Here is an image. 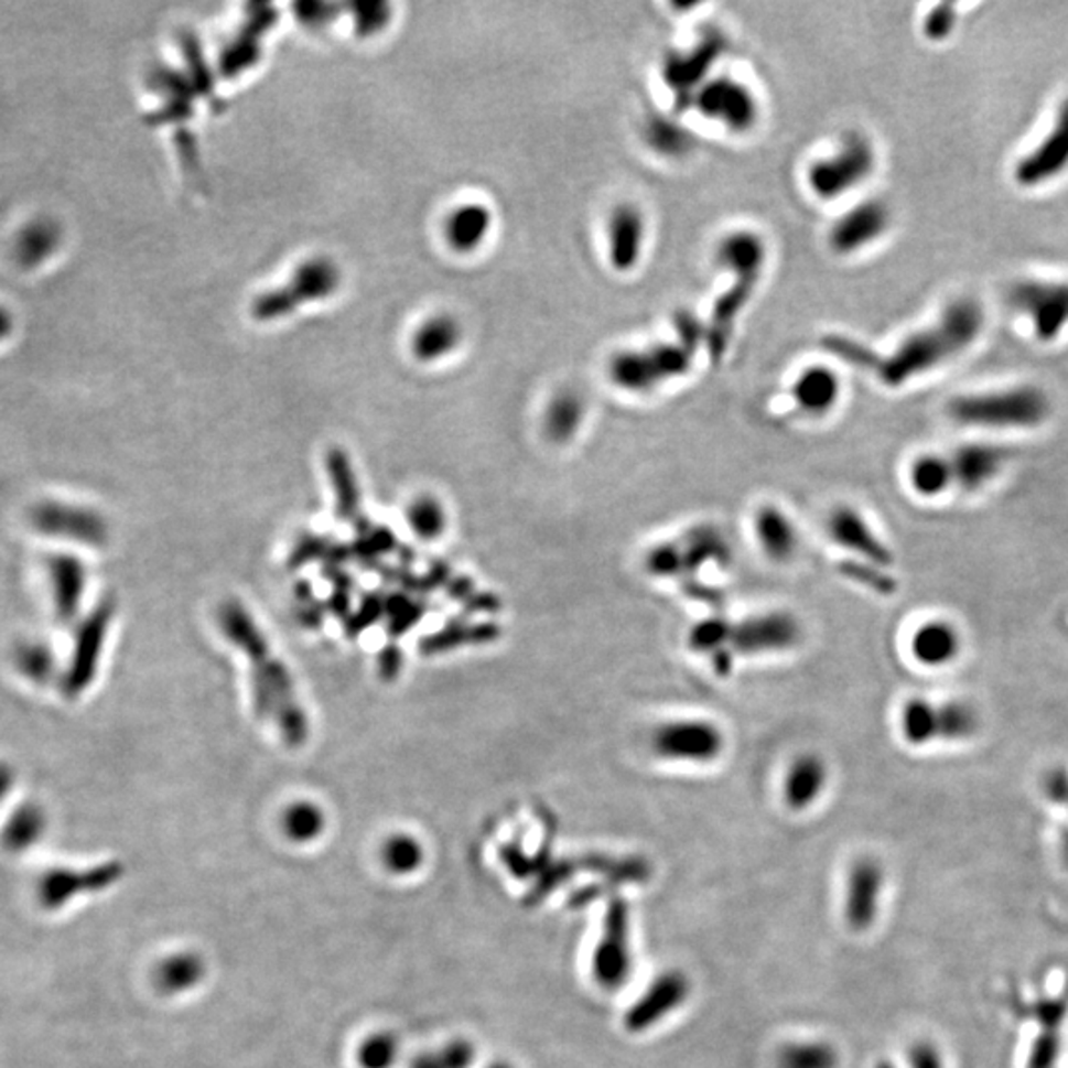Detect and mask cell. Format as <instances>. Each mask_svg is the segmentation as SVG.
Masks as SVG:
<instances>
[{
  "mask_svg": "<svg viewBox=\"0 0 1068 1068\" xmlns=\"http://www.w3.org/2000/svg\"><path fill=\"white\" fill-rule=\"evenodd\" d=\"M985 325V313L975 299L962 298L943 309L930 327L920 328L891 355L876 356L873 375L883 385L900 388L916 376L932 373L972 347Z\"/></svg>",
  "mask_w": 1068,
  "mask_h": 1068,
  "instance_id": "6da1fadb",
  "label": "cell"
},
{
  "mask_svg": "<svg viewBox=\"0 0 1068 1068\" xmlns=\"http://www.w3.org/2000/svg\"><path fill=\"white\" fill-rule=\"evenodd\" d=\"M766 260V241L756 231H731L719 241L714 250V261L719 268L731 273L732 285L716 299L711 311V321L706 325V348L712 363H721L726 353L734 325L760 283Z\"/></svg>",
  "mask_w": 1068,
  "mask_h": 1068,
  "instance_id": "7a4b0ae2",
  "label": "cell"
},
{
  "mask_svg": "<svg viewBox=\"0 0 1068 1068\" xmlns=\"http://www.w3.org/2000/svg\"><path fill=\"white\" fill-rule=\"evenodd\" d=\"M222 626L228 637L250 655L253 664V693L260 714L276 711V719L280 721L281 732L288 742L299 744L305 741L308 724L295 703L288 671L281 667L280 661L271 659L270 649L263 637L256 632L250 616L238 604H228L222 609Z\"/></svg>",
  "mask_w": 1068,
  "mask_h": 1068,
  "instance_id": "3957f363",
  "label": "cell"
},
{
  "mask_svg": "<svg viewBox=\"0 0 1068 1068\" xmlns=\"http://www.w3.org/2000/svg\"><path fill=\"white\" fill-rule=\"evenodd\" d=\"M675 343H657L641 350H622L612 356L607 365L609 380L617 388L637 395L683 378L691 370L701 343L706 341V327L693 313L681 311L675 315Z\"/></svg>",
  "mask_w": 1068,
  "mask_h": 1068,
  "instance_id": "277c9868",
  "label": "cell"
},
{
  "mask_svg": "<svg viewBox=\"0 0 1068 1068\" xmlns=\"http://www.w3.org/2000/svg\"><path fill=\"white\" fill-rule=\"evenodd\" d=\"M1050 412L1049 395L1031 385L956 396L948 404L956 424L982 430H1033L1045 424Z\"/></svg>",
  "mask_w": 1068,
  "mask_h": 1068,
  "instance_id": "5b68a950",
  "label": "cell"
},
{
  "mask_svg": "<svg viewBox=\"0 0 1068 1068\" xmlns=\"http://www.w3.org/2000/svg\"><path fill=\"white\" fill-rule=\"evenodd\" d=\"M876 166L875 147L859 131L843 137L833 153L813 161L808 169L809 191L821 201H838L865 183Z\"/></svg>",
  "mask_w": 1068,
  "mask_h": 1068,
  "instance_id": "8992f818",
  "label": "cell"
},
{
  "mask_svg": "<svg viewBox=\"0 0 1068 1068\" xmlns=\"http://www.w3.org/2000/svg\"><path fill=\"white\" fill-rule=\"evenodd\" d=\"M649 744L661 760L704 766L719 760L729 742L719 722L703 716H679L659 722Z\"/></svg>",
  "mask_w": 1068,
  "mask_h": 1068,
  "instance_id": "52a82bcc",
  "label": "cell"
},
{
  "mask_svg": "<svg viewBox=\"0 0 1068 1068\" xmlns=\"http://www.w3.org/2000/svg\"><path fill=\"white\" fill-rule=\"evenodd\" d=\"M634 972L632 920L624 898H612L606 906L602 938L592 953V978L600 990H622Z\"/></svg>",
  "mask_w": 1068,
  "mask_h": 1068,
  "instance_id": "ba28073f",
  "label": "cell"
},
{
  "mask_svg": "<svg viewBox=\"0 0 1068 1068\" xmlns=\"http://www.w3.org/2000/svg\"><path fill=\"white\" fill-rule=\"evenodd\" d=\"M1010 301L1027 317L1040 343L1057 341L1068 328V281H1017L1011 288Z\"/></svg>",
  "mask_w": 1068,
  "mask_h": 1068,
  "instance_id": "9c48e42d",
  "label": "cell"
},
{
  "mask_svg": "<svg viewBox=\"0 0 1068 1068\" xmlns=\"http://www.w3.org/2000/svg\"><path fill=\"white\" fill-rule=\"evenodd\" d=\"M803 637V627L788 609H768L734 622L731 649L738 657H764L791 651Z\"/></svg>",
  "mask_w": 1068,
  "mask_h": 1068,
  "instance_id": "30bf717a",
  "label": "cell"
},
{
  "mask_svg": "<svg viewBox=\"0 0 1068 1068\" xmlns=\"http://www.w3.org/2000/svg\"><path fill=\"white\" fill-rule=\"evenodd\" d=\"M693 106L701 116L721 123L731 133H748L754 129L760 107L751 87L731 76L709 77L697 91Z\"/></svg>",
  "mask_w": 1068,
  "mask_h": 1068,
  "instance_id": "8fae6325",
  "label": "cell"
},
{
  "mask_svg": "<svg viewBox=\"0 0 1068 1068\" xmlns=\"http://www.w3.org/2000/svg\"><path fill=\"white\" fill-rule=\"evenodd\" d=\"M726 42L719 30L704 32L689 52H671L664 64V79L671 89L677 109L693 106L697 91L709 79L712 64L721 58Z\"/></svg>",
  "mask_w": 1068,
  "mask_h": 1068,
  "instance_id": "7c38bea8",
  "label": "cell"
},
{
  "mask_svg": "<svg viewBox=\"0 0 1068 1068\" xmlns=\"http://www.w3.org/2000/svg\"><path fill=\"white\" fill-rule=\"evenodd\" d=\"M30 525L44 537L69 540L84 547H101L107 539L106 520L96 510L64 500H40L30 510Z\"/></svg>",
  "mask_w": 1068,
  "mask_h": 1068,
  "instance_id": "4fadbf2b",
  "label": "cell"
},
{
  "mask_svg": "<svg viewBox=\"0 0 1068 1068\" xmlns=\"http://www.w3.org/2000/svg\"><path fill=\"white\" fill-rule=\"evenodd\" d=\"M109 624H111V607L106 604L84 617L77 627L68 667L62 675V689L69 699H76L94 683L99 659L104 654Z\"/></svg>",
  "mask_w": 1068,
  "mask_h": 1068,
  "instance_id": "5bb4252c",
  "label": "cell"
},
{
  "mask_svg": "<svg viewBox=\"0 0 1068 1068\" xmlns=\"http://www.w3.org/2000/svg\"><path fill=\"white\" fill-rule=\"evenodd\" d=\"M826 527L829 539L839 549L855 554L861 562H866V567L885 570L895 564L893 550L888 549V544L878 537L865 515L853 505H838L835 509H831Z\"/></svg>",
  "mask_w": 1068,
  "mask_h": 1068,
  "instance_id": "9a60e30c",
  "label": "cell"
},
{
  "mask_svg": "<svg viewBox=\"0 0 1068 1068\" xmlns=\"http://www.w3.org/2000/svg\"><path fill=\"white\" fill-rule=\"evenodd\" d=\"M1068 169V97L1060 104L1049 133L1023 154L1013 166V179L1021 188H1037L1059 179Z\"/></svg>",
  "mask_w": 1068,
  "mask_h": 1068,
  "instance_id": "2e32d148",
  "label": "cell"
},
{
  "mask_svg": "<svg viewBox=\"0 0 1068 1068\" xmlns=\"http://www.w3.org/2000/svg\"><path fill=\"white\" fill-rule=\"evenodd\" d=\"M885 866L875 856H861L849 869L843 916L853 932H866L876 925L885 893Z\"/></svg>",
  "mask_w": 1068,
  "mask_h": 1068,
  "instance_id": "e0dca14e",
  "label": "cell"
},
{
  "mask_svg": "<svg viewBox=\"0 0 1068 1068\" xmlns=\"http://www.w3.org/2000/svg\"><path fill=\"white\" fill-rule=\"evenodd\" d=\"M691 995V980L681 970L659 973L649 988L637 997L624 1015V1027L629 1033H645L671 1013L683 1007Z\"/></svg>",
  "mask_w": 1068,
  "mask_h": 1068,
  "instance_id": "ac0fdd59",
  "label": "cell"
},
{
  "mask_svg": "<svg viewBox=\"0 0 1068 1068\" xmlns=\"http://www.w3.org/2000/svg\"><path fill=\"white\" fill-rule=\"evenodd\" d=\"M893 224V213L881 198H866L839 216L829 230V246L839 256H851L881 240Z\"/></svg>",
  "mask_w": 1068,
  "mask_h": 1068,
  "instance_id": "d6986e66",
  "label": "cell"
},
{
  "mask_svg": "<svg viewBox=\"0 0 1068 1068\" xmlns=\"http://www.w3.org/2000/svg\"><path fill=\"white\" fill-rule=\"evenodd\" d=\"M46 582L54 617L62 624L76 622L86 597V564L68 552H54L46 560Z\"/></svg>",
  "mask_w": 1068,
  "mask_h": 1068,
  "instance_id": "ffe728a7",
  "label": "cell"
},
{
  "mask_svg": "<svg viewBox=\"0 0 1068 1068\" xmlns=\"http://www.w3.org/2000/svg\"><path fill=\"white\" fill-rule=\"evenodd\" d=\"M948 457L952 463L953 487L973 495L1000 477L1010 462V452L995 443L970 442L958 445Z\"/></svg>",
  "mask_w": 1068,
  "mask_h": 1068,
  "instance_id": "44dd1931",
  "label": "cell"
},
{
  "mask_svg": "<svg viewBox=\"0 0 1068 1068\" xmlns=\"http://www.w3.org/2000/svg\"><path fill=\"white\" fill-rule=\"evenodd\" d=\"M647 220L636 204H617L606 222L607 260L619 273L636 270L644 258Z\"/></svg>",
  "mask_w": 1068,
  "mask_h": 1068,
  "instance_id": "7402d4cb",
  "label": "cell"
},
{
  "mask_svg": "<svg viewBox=\"0 0 1068 1068\" xmlns=\"http://www.w3.org/2000/svg\"><path fill=\"white\" fill-rule=\"evenodd\" d=\"M119 876L121 866L116 863L99 865L86 873H77L72 869H52L39 883L40 905L50 910L62 908L74 896L96 893L114 885Z\"/></svg>",
  "mask_w": 1068,
  "mask_h": 1068,
  "instance_id": "603a6c76",
  "label": "cell"
},
{
  "mask_svg": "<svg viewBox=\"0 0 1068 1068\" xmlns=\"http://www.w3.org/2000/svg\"><path fill=\"white\" fill-rule=\"evenodd\" d=\"M963 637L950 619L934 617L916 627L910 637V655L926 669H946L960 659Z\"/></svg>",
  "mask_w": 1068,
  "mask_h": 1068,
  "instance_id": "cb8c5ba5",
  "label": "cell"
},
{
  "mask_svg": "<svg viewBox=\"0 0 1068 1068\" xmlns=\"http://www.w3.org/2000/svg\"><path fill=\"white\" fill-rule=\"evenodd\" d=\"M829 784V766L816 752H801L789 762L781 784V796L791 811H806L819 798Z\"/></svg>",
  "mask_w": 1068,
  "mask_h": 1068,
  "instance_id": "d4e9b609",
  "label": "cell"
},
{
  "mask_svg": "<svg viewBox=\"0 0 1068 1068\" xmlns=\"http://www.w3.org/2000/svg\"><path fill=\"white\" fill-rule=\"evenodd\" d=\"M754 535L762 554L774 564H788L798 557L799 532L786 510L766 503L754 515Z\"/></svg>",
  "mask_w": 1068,
  "mask_h": 1068,
  "instance_id": "484cf974",
  "label": "cell"
},
{
  "mask_svg": "<svg viewBox=\"0 0 1068 1068\" xmlns=\"http://www.w3.org/2000/svg\"><path fill=\"white\" fill-rule=\"evenodd\" d=\"M64 244V228L56 218L39 214L20 226L14 236V258L20 268L36 270L54 260Z\"/></svg>",
  "mask_w": 1068,
  "mask_h": 1068,
  "instance_id": "4316f807",
  "label": "cell"
},
{
  "mask_svg": "<svg viewBox=\"0 0 1068 1068\" xmlns=\"http://www.w3.org/2000/svg\"><path fill=\"white\" fill-rule=\"evenodd\" d=\"M841 380L828 366H809L791 386V400L803 414L826 416L838 406Z\"/></svg>",
  "mask_w": 1068,
  "mask_h": 1068,
  "instance_id": "83f0119b",
  "label": "cell"
},
{
  "mask_svg": "<svg viewBox=\"0 0 1068 1068\" xmlns=\"http://www.w3.org/2000/svg\"><path fill=\"white\" fill-rule=\"evenodd\" d=\"M586 412L584 396L572 388L560 390L550 398L549 404L544 408V416H542L544 435L549 438V442L559 443V445L572 442L580 432V428L584 425Z\"/></svg>",
  "mask_w": 1068,
  "mask_h": 1068,
  "instance_id": "f1b7e54d",
  "label": "cell"
},
{
  "mask_svg": "<svg viewBox=\"0 0 1068 1068\" xmlns=\"http://www.w3.org/2000/svg\"><path fill=\"white\" fill-rule=\"evenodd\" d=\"M898 731L913 748H926L938 742V703L926 697H908L898 712Z\"/></svg>",
  "mask_w": 1068,
  "mask_h": 1068,
  "instance_id": "f546056e",
  "label": "cell"
},
{
  "mask_svg": "<svg viewBox=\"0 0 1068 1068\" xmlns=\"http://www.w3.org/2000/svg\"><path fill=\"white\" fill-rule=\"evenodd\" d=\"M910 489L923 499H938L953 487L952 463L942 453H923L908 467Z\"/></svg>",
  "mask_w": 1068,
  "mask_h": 1068,
  "instance_id": "4dcf8cb0",
  "label": "cell"
},
{
  "mask_svg": "<svg viewBox=\"0 0 1068 1068\" xmlns=\"http://www.w3.org/2000/svg\"><path fill=\"white\" fill-rule=\"evenodd\" d=\"M982 731V714L965 699H946L938 703V742L963 744Z\"/></svg>",
  "mask_w": 1068,
  "mask_h": 1068,
  "instance_id": "1f68e13d",
  "label": "cell"
},
{
  "mask_svg": "<svg viewBox=\"0 0 1068 1068\" xmlns=\"http://www.w3.org/2000/svg\"><path fill=\"white\" fill-rule=\"evenodd\" d=\"M206 975V963L201 956L193 952L174 953L159 963L154 980L161 992L186 993L203 982Z\"/></svg>",
  "mask_w": 1068,
  "mask_h": 1068,
  "instance_id": "d6a6232c",
  "label": "cell"
},
{
  "mask_svg": "<svg viewBox=\"0 0 1068 1068\" xmlns=\"http://www.w3.org/2000/svg\"><path fill=\"white\" fill-rule=\"evenodd\" d=\"M492 230V213L483 204H465L447 220V240L455 250H475Z\"/></svg>",
  "mask_w": 1068,
  "mask_h": 1068,
  "instance_id": "836d02e7",
  "label": "cell"
},
{
  "mask_svg": "<svg viewBox=\"0 0 1068 1068\" xmlns=\"http://www.w3.org/2000/svg\"><path fill=\"white\" fill-rule=\"evenodd\" d=\"M778 1068H839L841 1055L829 1040H789L776 1053Z\"/></svg>",
  "mask_w": 1068,
  "mask_h": 1068,
  "instance_id": "e575fe53",
  "label": "cell"
},
{
  "mask_svg": "<svg viewBox=\"0 0 1068 1068\" xmlns=\"http://www.w3.org/2000/svg\"><path fill=\"white\" fill-rule=\"evenodd\" d=\"M681 547L684 550L687 574H693L709 562L726 564L732 559L729 542L724 540L719 530H714L712 527L691 530L687 540L681 542Z\"/></svg>",
  "mask_w": 1068,
  "mask_h": 1068,
  "instance_id": "d590c367",
  "label": "cell"
},
{
  "mask_svg": "<svg viewBox=\"0 0 1068 1068\" xmlns=\"http://www.w3.org/2000/svg\"><path fill=\"white\" fill-rule=\"evenodd\" d=\"M44 828H46L44 811L34 803H24L10 816L0 833V843L7 851L19 853L32 848L42 838Z\"/></svg>",
  "mask_w": 1068,
  "mask_h": 1068,
  "instance_id": "8d00e7d4",
  "label": "cell"
},
{
  "mask_svg": "<svg viewBox=\"0 0 1068 1068\" xmlns=\"http://www.w3.org/2000/svg\"><path fill=\"white\" fill-rule=\"evenodd\" d=\"M734 634V622L724 616L704 617L697 622L687 636V645L694 654L714 655L729 649Z\"/></svg>",
  "mask_w": 1068,
  "mask_h": 1068,
  "instance_id": "74e56055",
  "label": "cell"
},
{
  "mask_svg": "<svg viewBox=\"0 0 1068 1068\" xmlns=\"http://www.w3.org/2000/svg\"><path fill=\"white\" fill-rule=\"evenodd\" d=\"M14 667L19 673L34 684H48L56 677V657L48 645L42 641H24L17 647Z\"/></svg>",
  "mask_w": 1068,
  "mask_h": 1068,
  "instance_id": "f35d334b",
  "label": "cell"
},
{
  "mask_svg": "<svg viewBox=\"0 0 1068 1068\" xmlns=\"http://www.w3.org/2000/svg\"><path fill=\"white\" fill-rule=\"evenodd\" d=\"M283 831L295 843H311L325 831V813L315 803L298 801L283 813Z\"/></svg>",
  "mask_w": 1068,
  "mask_h": 1068,
  "instance_id": "ab89813d",
  "label": "cell"
},
{
  "mask_svg": "<svg viewBox=\"0 0 1068 1068\" xmlns=\"http://www.w3.org/2000/svg\"><path fill=\"white\" fill-rule=\"evenodd\" d=\"M380 856L392 875H412L424 863V848L412 835L400 833L386 839Z\"/></svg>",
  "mask_w": 1068,
  "mask_h": 1068,
  "instance_id": "60d3db41",
  "label": "cell"
},
{
  "mask_svg": "<svg viewBox=\"0 0 1068 1068\" xmlns=\"http://www.w3.org/2000/svg\"><path fill=\"white\" fill-rule=\"evenodd\" d=\"M462 338V328L453 319H433L416 337L414 350L422 358H438L455 348Z\"/></svg>",
  "mask_w": 1068,
  "mask_h": 1068,
  "instance_id": "b9f144b4",
  "label": "cell"
},
{
  "mask_svg": "<svg viewBox=\"0 0 1068 1068\" xmlns=\"http://www.w3.org/2000/svg\"><path fill=\"white\" fill-rule=\"evenodd\" d=\"M645 570L655 578H679L687 574V562H684V550L681 542L665 540L659 544H654L645 554Z\"/></svg>",
  "mask_w": 1068,
  "mask_h": 1068,
  "instance_id": "7bdbcfd3",
  "label": "cell"
},
{
  "mask_svg": "<svg viewBox=\"0 0 1068 1068\" xmlns=\"http://www.w3.org/2000/svg\"><path fill=\"white\" fill-rule=\"evenodd\" d=\"M647 141L657 153L677 157V154H684L691 149L693 137L671 119L655 117L654 121L647 126Z\"/></svg>",
  "mask_w": 1068,
  "mask_h": 1068,
  "instance_id": "ee69618b",
  "label": "cell"
},
{
  "mask_svg": "<svg viewBox=\"0 0 1068 1068\" xmlns=\"http://www.w3.org/2000/svg\"><path fill=\"white\" fill-rule=\"evenodd\" d=\"M400 1055V1043L392 1033H375L366 1037L358 1049V1062L363 1068H392Z\"/></svg>",
  "mask_w": 1068,
  "mask_h": 1068,
  "instance_id": "f6af8a7d",
  "label": "cell"
},
{
  "mask_svg": "<svg viewBox=\"0 0 1068 1068\" xmlns=\"http://www.w3.org/2000/svg\"><path fill=\"white\" fill-rule=\"evenodd\" d=\"M475 1062V1047L470 1040H452L443 1049L422 1055L412 1062V1068H472Z\"/></svg>",
  "mask_w": 1068,
  "mask_h": 1068,
  "instance_id": "bcb514c9",
  "label": "cell"
},
{
  "mask_svg": "<svg viewBox=\"0 0 1068 1068\" xmlns=\"http://www.w3.org/2000/svg\"><path fill=\"white\" fill-rule=\"evenodd\" d=\"M408 517H410V527L420 539H438L445 529V513L442 505L430 497L416 500Z\"/></svg>",
  "mask_w": 1068,
  "mask_h": 1068,
  "instance_id": "7dc6e473",
  "label": "cell"
},
{
  "mask_svg": "<svg viewBox=\"0 0 1068 1068\" xmlns=\"http://www.w3.org/2000/svg\"><path fill=\"white\" fill-rule=\"evenodd\" d=\"M331 473L337 489L338 507L343 515H348L358 505V492H356L355 477L348 467L347 457L341 452H335L331 457Z\"/></svg>",
  "mask_w": 1068,
  "mask_h": 1068,
  "instance_id": "c3c4849f",
  "label": "cell"
},
{
  "mask_svg": "<svg viewBox=\"0 0 1068 1068\" xmlns=\"http://www.w3.org/2000/svg\"><path fill=\"white\" fill-rule=\"evenodd\" d=\"M956 26H958V10L950 2H942V4H936L926 14L923 32H925L926 39L932 40V42H942V40L952 36Z\"/></svg>",
  "mask_w": 1068,
  "mask_h": 1068,
  "instance_id": "681fc988",
  "label": "cell"
},
{
  "mask_svg": "<svg viewBox=\"0 0 1068 1068\" xmlns=\"http://www.w3.org/2000/svg\"><path fill=\"white\" fill-rule=\"evenodd\" d=\"M908 1068H948L942 1049L930 1039H916L906 1049Z\"/></svg>",
  "mask_w": 1068,
  "mask_h": 1068,
  "instance_id": "f907efd6",
  "label": "cell"
},
{
  "mask_svg": "<svg viewBox=\"0 0 1068 1068\" xmlns=\"http://www.w3.org/2000/svg\"><path fill=\"white\" fill-rule=\"evenodd\" d=\"M1043 791L1050 801L1060 803V806H1068V770H1065V768L1050 770L1043 781Z\"/></svg>",
  "mask_w": 1068,
  "mask_h": 1068,
  "instance_id": "816d5d0a",
  "label": "cell"
},
{
  "mask_svg": "<svg viewBox=\"0 0 1068 1068\" xmlns=\"http://www.w3.org/2000/svg\"><path fill=\"white\" fill-rule=\"evenodd\" d=\"M14 328H17V317H14L12 309L0 303V345L7 343L14 335Z\"/></svg>",
  "mask_w": 1068,
  "mask_h": 1068,
  "instance_id": "f5cc1de1",
  "label": "cell"
},
{
  "mask_svg": "<svg viewBox=\"0 0 1068 1068\" xmlns=\"http://www.w3.org/2000/svg\"><path fill=\"white\" fill-rule=\"evenodd\" d=\"M1059 848L1060 859H1062V863L1068 866V828L1062 829V833H1060Z\"/></svg>",
  "mask_w": 1068,
  "mask_h": 1068,
  "instance_id": "db71d44e",
  "label": "cell"
},
{
  "mask_svg": "<svg viewBox=\"0 0 1068 1068\" xmlns=\"http://www.w3.org/2000/svg\"><path fill=\"white\" fill-rule=\"evenodd\" d=\"M9 786H10V774L9 772L4 770V768H0V799L4 798V794H7V789H9Z\"/></svg>",
  "mask_w": 1068,
  "mask_h": 1068,
  "instance_id": "11a10c76",
  "label": "cell"
},
{
  "mask_svg": "<svg viewBox=\"0 0 1068 1068\" xmlns=\"http://www.w3.org/2000/svg\"><path fill=\"white\" fill-rule=\"evenodd\" d=\"M875 1068H895V1067H893L891 1062H886V1060H881V1062H876Z\"/></svg>",
  "mask_w": 1068,
  "mask_h": 1068,
  "instance_id": "9f6ffc18",
  "label": "cell"
},
{
  "mask_svg": "<svg viewBox=\"0 0 1068 1068\" xmlns=\"http://www.w3.org/2000/svg\"><path fill=\"white\" fill-rule=\"evenodd\" d=\"M489 1068H513V1067H510V1065H507V1062H497V1065H492V1067Z\"/></svg>",
  "mask_w": 1068,
  "mask_h": 1068,
  "instance_id": "6f0895ef",
  "label": "cell"
}]
</instances>
